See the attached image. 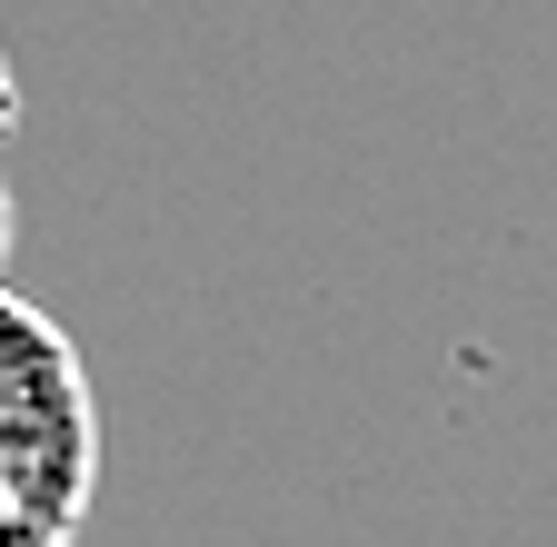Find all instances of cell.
I'll list each match as a JSON object with an SVG mask.
<instances>
[{
	"instance_id": "obj_2",
	"label": "cell",
	"mask_w": 557,
	"mask_h": 547,
	"mask_svg": "<svg viewBox=\"0 0 557 547\" xmlns=\"http://www.w3.org/2000/svg\"><path fill=\"white\" fill-rule=\"evenodd\" d=\"M0 259H11V189H0Z\"/></svg>"
},
{
	"instance_id": "obj_1",
	"label": "cell",
	"mask_w": 557,
	"mask_h": 547,
	"mask_svg": "<svg viewBox=\"0 0 557 547\" xmlns=\"http://www.w3.org/2000/svg\"><path fill=\"white\" fill-rule=\"evenodd\" d=\"M100 488V408L81 349L0 289V547H70Z\"/></svg>"
}]
</instances>
